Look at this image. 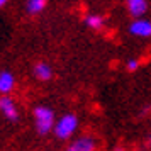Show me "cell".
<instances>
[{
	"mask_svg": "<svg viewBox=\"0 0 151 151\" xmlns=\"http://www.w3.org/2000/svg\"><path fill=\"white\" fill-rule=\"evenodd\" d=\"M32 116H34V124H36V131L37 134L46 136L51 131L55 129V112L44 107V105H37L32 110Z\"/></svg>",
	"mask_w": 151,
	"mask_h": 151,
	"instance_id": "cell-1",
	"label": "cell"
},
{
	"mask_svg": "<svg viewBox=\"0 0 151 151\" xmlns=\"http://www.w3.org/2000/svg\"><path fill=\"white\" fill-rule=\"evenodd\" d=\"M78 127V117L75 114H65V116L55 122V136L58 139H68Z\"/></svg>",
	"mask_w": 151,
	"mask_h": 151,
	"instance_id": "cell-2",
	"label": "cell"
},
{
	"mask_svg": "<svg viewBox=\"0 0 151 151\" xmlns=\"http://www.w3.org/2000/svg\"><path fill=\"white\" fill-rule=\"evenodd\" d=\"M0 114L12 122L19 119V109L10 95H0Z\"/></svg>",
	"mask_w": 151,
	"mask_h": 151,
	"instance_id": "cell-3",
	"label": "cell"
},
{
	"mask_svg": "<svg viewBox=\"0 0 151 151\" xmlns=\"http://www.w3.org/2000/svg\"><path fill=\"white\" fill-rule=\"evenodd\" d=\"M66 151H95V141L88 136L78 137L66 148Z\"/></svg>",
	"mask_w": 151,
	"mask_h": 151,
	"instance_id": "cell-4",
	"label": "cell"
},
{
	"mask_svg": "<svg viewBox=\"0 0 151 151\" xmlns=\"http://www.w3.org/2000/svg\"><path fill=\"white\" fill-rule=\"evenodd\" d=\"M15 87V78L14 75L7 71V70H4V71H0V93L2 95H9Z\"/></svg>",
	"mask_w": 151,
	"mask_h": 151,
	"instance_id": "cell-5",
	"label": "cell"
},
{
	"mask_svg": "<svg viewBox=\"0 0 151 151\" xmlns=\"http://www.w3.org/2000/svg\"><path fill=\"white\" fill-rule=\"evenodd\" d=\"M129 32L134 34V36L148 37V36H151V22H148V21H134L129 26Z\"/></svg>",
	"mask_w": 151,
	"mask_h": 151,
	"instance_id": "cell-6",
	"label": "cell"
},
{
	"mask_svg": "<svg viewBox=\"0 0 151 151\" xmlns=\"http://www.w3.org/2000/svg\"><path fill=\"white\" fill-rule=\"evenodd\" d=\"M127 10L132 17H141L148 10V4L144 0H129L127 2Z\"/></svg>",
	"mask_w": 151,
	"mask_h": 151,
	"instance_id": "cell-7",
	"label": "cell"
},
{
	"mask_svg": "<svg viewBox=\"0 0 151 151\" xmlns=\"http://www.w3.org/2000/svg\"><path fill=\"white\" fill-rule=\"evenodd\" d=\"M34 76L37 80H41V82H48L49 78L53 76V70L49 66L48 63H37L34 66Z\"/></svg>",
	"mask_w": 151,
	"mask_h": 151,
	"instance_id": "cell-8",
	"label": "cell"
},
{
	"mask_svg": "<svg viewBox=\"0 0 151 151\" xmlns=\"http://www.w3.org/2000/svg\"><path fill=\"white\" fill-rule=\"evenodd\" d=\"M44 7H46V2L44 0H29L27 4H26V10L31 15L41 14L42 10H44Z\"/></svg>",
	"mask_w": 151,
	"mask_h": 151,
	"instance_id": "cell-9",
	"label": "cell"
},
{
	"mask_svg": "<svg viewBox=\"0 0 151 151\" xmlns=\"http://www.w3.org/2000/svg\"><path fill=\"white\" fill-rule=\"evenodd\" d=\"M85 24H87L90 29L99 31V29L104 27V17L99 15V14H88L87 17H85Z\"/></svg>",
	"mask_w": 151,
	"mask_h": 151,
	"instance_id": "cell-10",
	"label": "cell"
},
{
	"mask_svg": "<svg viewBox=\"0 0 151 151\" xmlns=\"http://www.w3.org/2000/svg\"><path fill=\"white\" fill-rule=\"evenodd\" d=\"M126 68L129 70V71H134V70L139 68V61H137V60H129L127 65H126Z\"/></svg>",
	"mask_w": 151,
	"mask_h": 151,
	"instance_id": "cell-11",
	"label": "cell"
},
{
	"mask_svg": "<svg viewBox=\"0 0 151 151\" xmlns=\"http://www.w3.org/2000/svg\"><path fill=\"white\" fill-rule=\"evenodd\" d=\"M5 4H7V2H5V0H0V9L4 7V5H5Z\"/></svg>",
	"mask_w": 151,
	"mask_h": 151,
	"instance_id": "cell-12",
	"label": "cell"
},
{
	"mask_svg": "<svg viewBox=\"0 0 151 151\" xmlns=\"http://www.w3.org/2000/svg\"><path fill=\"white\" fill-rule=\"evenodd\" d=\"M116 151H124V150H121V148H116Z\"/></svg>",
	"mask_w": 151,
	"mask_h": 151,
	"instance_id": "cell-13",
	"label": "cell"
},
{
	"mask_svg": "<svg viewBox=\"0 0 151 151\" xmlns=\"http://www.w3.org/2000/svg\"><path fill=\"white\" fill-rule=\"evenodd\" d=\"M150 144H151V137H150Z\"/></svg>",
	"mask_w": 151,
	"mask_h": 151,
	"instance_id": "cell-14",
	"label": "cell"
}]
</instances>
